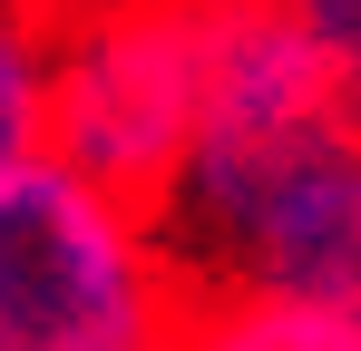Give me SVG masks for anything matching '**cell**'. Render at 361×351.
I'll list each match as a JSON object with an SVG mask.
<instances>
[{"instance_id": "7a4b0ae2", "label": "cell", "mask_w": 361, "mask_h": 351, "mask_svg": "<svg viewBox=\"0 0 361 351\" xmlns=\"http://www.w3.org/2000/svg\"><path fill=\"white\" fill-rule=\"evenodd\" d=\"M205 117V30L195 0H108L59 10V78H49V156L127 205H166Z\"/></svg>"}, {"instance_id": "277c9868", "label": "cell", "mask_w": 361, "mask_h": 351, "mask_svg": "<svg viewBox=\"0 0 361 351\" xmlns=\"http://www.w3.org/2000/svg\"><path fill=\"white\" fill-rule=\"evenodd\" d=\"M185 351H361V322L283 302V292H195Z\"/></svg>"}, {"instance_id": "5b68a950", "label": "cell", "mask_w": 361, "mask_h": 351, "mask_svg": "<svg viewBox=\"0 0 361 351\" xmlns=\"http://www.w3.org/2000/svg\"><path fill=\"white\" fill-rule=\"evenodd\" d=\"M302 30H312V49L332 58V78H342V98L361 108V0H283Z\"/></svg>"}, {"instance_id": "3957f363", "label": "cell", "mask_w": 361, "mask_h": 351, "mask_svg": "<svg viewBox=\"0 0 361 351\" xmlns=\"http://www.w3.org/2000/svg\"><path fill=\"white\" fill-rule=\"evenodd\" d=\"M49 78H59V0H0V176L49 156Z\"/></svg>"}, {"instance_id": "6da1fadb", "label": "cell", "mask_w": 361, "mask_h": 351, "mask_svg": "<svg viewBox=\"0 0 361 351\" xmlns=\"http://www.w3.org/2000/svg\"><path fill=\"white\" fill-rule=\"evenodd\" d=\"M195 273L166 225L59 156L0 176V351H185Z\"/></svg>"}, {"instance_id": "8992f818", "label": "cell", "mask_w": 361, "mask_h": 351, "mask_svg": "<svg viewBox=\"0 0 361 351\" xmlns=\"http://www.w3.org/2000/svg\"><path fill=\"white\" fill-rule=\"evenodd\" d=\"M59 10H108V0H59Z\"/></svg>"}]
</instances>
